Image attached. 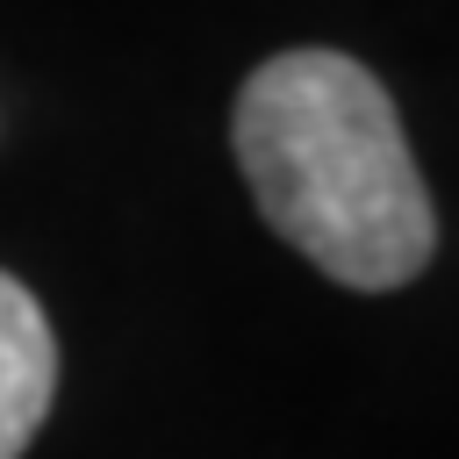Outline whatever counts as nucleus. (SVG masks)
I'll list each match as a JSON object with an SVG mask.
<instances>
[{
  "instance_id": "f257e3e1",
  "label": "nucleus",
  "mask_w": 459,
  "mask_h": 459,
  "mask_svg": "<svg viewBox=\"0 0 459 459\" xmlns=\"http://www.w3.org/2000/svg\"><path fill=\"white\" fill-rule=\"evenodd\" d=\"M237 165L265 222L337 287L387 294L437 251V215L387 86L344 50H280L237 93Z\"/></svg>"
},
{
  "instance_id": "f03ea898",
  "label": "nucleus",
  "mask_w": 459,
  "mask_h": 459,
  "mask_svg": "<svg viewBox=\"0 0 459 459\" xmlns=\"http://www.w3.org/2000/svg\"><path fill=\"white\" fill-rule=\"evenodd\" d=\"M57 394V337L36 294L0 273V459H22Z\"/></svg>"
}]
</instances>
